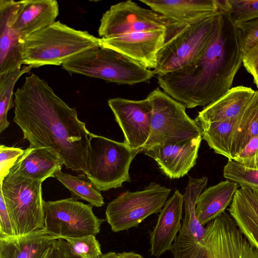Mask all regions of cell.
Listing matches in <instances>:
<instances>
[{
	"label": "cell",
	"instance_id": "obj_1",
	"mask_svg": "<svg viewBox=\"0 0 258 258\" xmlns=\"http://www.w3.org/2000/svg\"><path fill=\"white\" fill-rule=\"evenodd\" d=\"M14 95V121L29 147L47 148L67 169L85 174L91 133L76 108L34 74L25 78Z\"/></svg>",
	"mask_w": 258,
	"mask_h": 258
},
{
	"label": "cell",
	"instance_id": "obj_2",
	"mask_svg": "<svg viewBox=\"0 0 258 258\" xmlns=\"http://www.w3.org/2000/svg\"><path fill=\"white\" fill-rule=\"evenodd\" d=\"M239 30L223 9L216 34L196 60L173 72L156 75L163 91L186 108L206 106L232 87L242 64Z\"/></svg>",
	"mask_w": 258,
	"mask_h": 258
},
{
	"label": "cell",
	"instance_id": "obj_3",
	"mask_svg": "<svg viewBox=\"0 0 258 258\" xmlns=\"http://www.w3.org/2000/svg\"><path fill=\"white\" fill-rule=\"evenodd\" d=\"M170 250L174 258H258V250L225 211L207 224L201 239L182 226Z\"/></svg>",
	"mask_w": 258,
	"mask_h": 258
},
{
	"label": "cell",
	"instance_id": "obj_4",
	"mask_svg": "<svg viewBox=\"0 0 258 258\" xmlns=\"http://www.w3.org/2000/svg\"><path fill=\"white\" fill-rule=\"evenodd\" d=\"M101 46L100 38L60 21L30 35L22 49L23 64L37 68L60 66L93 48Z\"/></svg>",
	"mask_w": 258,
	"mask_h": 258
},
{
	"label": "cell",
	"instance_id": "obj_5",
	"mask_svg": "<svg viewBox=\"0 0 258 258\" xmlns=\"http://www.w3.org/2000/svg\"><path fill=\"white\" fill-rule=\"evenodd\" d=\"M220 10L202 20L185 24L165 43L157 56L155 75L168 73L198 59L213 40L220 24L225 1L220 3Z\"/></svg>",
	"mask_w": 258,
	"mask_h": 258
},
{
	"label": "cell",
	"instance_id": "obj_6",
	"mask_svg": "<svg viewBox=\"0 0 258 258\" xmlns=\"http://www.w3.org/2000/svg\"><path fill=\"white\" fill-rule=\"evenodd\" d=\"M62 67L70 74L122 85L145 82L155 75L154 70L146 68L117 51L101 46L80 54Z\"/></svg>",
	"mask_w": 258,
	"mask_h": 258
},
{
	"label": "cell",
	"instance_id": "obj_7",
	"mask_svg": "<svg viewBox=\"0 0 258 258\" xmlns=\"http://www.w3.org/2000/svg\"><path fill=\"white\" fill-rule=\"evenodd\" d=\"M42 183L25 177L12 169L1 183L15 236L44 229Z\"/></svg>",
	"mask_w": 258,
	"mask_h": 258
},
{
	"label": "cell",
	"instance_id": "obj_8",
	"mask_svg": "<svg viewBox=\"0 0 258 258\" xmlns=\"http://www.w3.org/2000/svg\"><path fill=\"white\" fill-rule=\"evenodd\" d=\"M85 174L100 191L121 187L130 182L129 169L140 152L119 142L91 133Z\"/></svg>",
	"mask_w": 258,
	"mask_h": 258
},
{
	"label": "cell",
	"instance_id": "obj_9",
	"mask_svg": "<svg viewBox=\"0 0 258 258\" xmlns=\"http://www.w3.org/2000/svg\"><path fill=\"white\" fill-rule=\"evenodd\" d=\"M152 105L151 131L143 151L202 136L196 119L185 112V106L157 88L147 96Z\"/></svg>",
	"mask_w": 258,
	"mask_h": 258
},
{
	"label": "cell",
	"instance_id": "obj_10",
	"mask_svg": "<svg viewBox=\"0 0 258 258\" xmlns=\"http://www.w3.org/2000/svg\"><path fill=\"white\" fill-rule=\"evenodd\" d=\"M171 191L155 182L141 191H126L108 204L106 220L114 232L137 227L149 216L160 212Z\"/></svg>",
	"mask_w": 258,
	"mask_h": 258
},
{
	"label": "cell",
	"instance_id": "obj_11",
	"mask_svg": "<svg viewBox=\"0 0 258 258\" xmlns=\"http://www.w3.org/2000/svg\"><path fill=\"white\" fill-rule=\"evenodd\" d=\"M44 230L64 239L96 235L104 219L94 214L92 206L72 198L44 202Z\"/></svg>",
	"mask_w": 258,
	"mask_h": 258
},
{
	"label": "cell",
	"instance_id": "obj_12",
	"mask_svg": "<svg viewBox=\"0 0 258 258\" xmlns=\"http://www.w3.org/2000/svg\"><path fill=\"white\" fill-rule=\"evenodd\" d=\"M181 23L171 20L132 1L112 5L102 15L98 28L101 39L154 30H173Z\"/></svg>",
	"mask_w": 258,
	"mask_h": 258
},
{
	"label": "cell",
	"instance_id": "obj_13",
	"mask_svg": "<svg viewBox=\"0 0 258 258\" xmlns=\"http://www.w3.org/2000/svg\"><path fill=\"white\" fill-rule=\"evenodd\" d=\"M108 105L123 134L124 143L132 150L143 151L151 131L153 109L149 98H113L108 100Z\"/></svg>",
	"mask_w": 258,
	"mask_h": 258
},
{
	"label": "cell",
	"instance_id": "obj_14",
	"mask_svg": "<svg viewBox=\"0 0 258 258\" xmlns=\"http://www.w3.org/2000/svg\"><path fill=\"white\" fill-rule=\"evenodd\" d=\"M166 39V30H154L101 39V46L117 51L147 69H156L157 56Z\"/></svg>",
	"mask_w": 258,
	"mask_h": 258
},
{
	"label": "cell",
	"instance_id": "obj_15",
	"mask_svg": "<svg viewBox=\"0 0 258 258\" xmlns=\"http://www.w3.org/2000/svg\"><path fill=\"white\" fill-rule=\"evenodd\" d=\"M202 136L182 142L157 146L144 151L153 159L162 172L170 179L187 174L196 165Z\"/></svg>",
	"mask_w": 258,
	"mask_h": 258
},
{
	"label": "cell",
	"instance_id": "obj_16",
	"mask_svg": "<svg viewBox=\"0 0 258 258\" xmlns=\"http://www.w3.org/2000/svg\"><path fill=\"white\" fill-rule=\"evenodd\" d=\"M21 1H0V75L23 64L24 42L13 28Z\"/></svg>",
	"mask_w": 258,
	"mask_h": 258
},
{
	"label": "cell",
	"instance_id": "obj_17",
	"mask_svg": "<svg viewBox=\"0 0 258 258\" xmlns=\"http://www.w3.org/2000/svg\"><path fill=\"white\" fill-rule=\"evenodd\" d=\"M184 196L176 190L160 212L156 225L150 234L151 253L158 257L172 245L179 232Z\"/></svg>",
	"mask_w": 258,
	"mask_h": 258
},
{
	"label": "cell",
	"instance_id": "obj_18",
	"mask_svg": "<svg viewBox=\"0 0 258 258\" xmlns=\"http://www.w3.org/2000/svg\"><path fill=\"white\" fill-rule=\"evenodd\" d=\"M152 10L183 24H190L220 10L219 0H140Z\"/></svg>",
	"mask_w": 258,
	"mask_h": 258
},
{
	"label": "cell",
	"instance_id": "obj_19",
	"mask_svg": "<svg viewBox=\"0 0 258 258\" xmlns=\"http://www.w3.org/2000/svg\"><path fill=\"white\" fill-rule=\"evenodd\" d=\"M58 15L55 0L21 1L13 28L24 42L31 34L55 22Z\"/></svg>",
	"mask_w": 258,
	"mask_h": 258
},
{
	"label": "cell",
	"instance_id": "obj_20",
	"mask_svg": "<svg viewBox=\"0 0 258 258\" xmlns=\"http://www.w3.org/2000/svg\"><path fill=\"white\" fill-rule=\"evenodd\" d=\"M57 239L44 229L25 235L0 238V258H49Z\"/></svg>",
	"mask_w": 258,
	"mask_h": 258
},
{
	"label": "cell",
	"instance_id": "obj_21",
	"mask_svg": "<svg viewBox=\"0 0 258 258\" xmlns=\"http://www.w3.org/2000/svg\"><path fill=\"white\" fill-rule=\"evenodd\" d=\"M254 92L243 86L232 87L216 101L204 107L196 120L199 124H208L236 117L245 108Z\"/></svg>",
	"mask_w": 258,
	"mask_h": 258
},
{
	"label": "cell",
	"instance_id": "obj_22",
	"mask_svg": "<svg viewBox=\"0 0 258 258\" xmlns=\"http://www.w3.org/2000/svg\"><path fill=\"white\" fill-rule=\"evenodd\" d=\"M228 211L242 234L258 250V196L254 190L243 186L238 188Z\"/></svg>",
	"mask_w": 258,
	"mask_h": 258
},
{
	"label": "cell",
	"instance_id": "obj_23",
	"mask_svg": "<svg viewBox=\"0 0 258 258\" xmlns=\"http://www.w3.org/2000/svg\"><path fill=\"white\" fill-rule=\"evenodd\" d=\"M63 162L45 148L28 147L11 169L20 175L43 182L61 170Z\"/></svg>",
	"mask_w": 258,
	"mask_h": 258
},
{
	"label": "cell",
	"instance_id": "obj_24",
	"mask_svg": "<svg viewBox=\"0 0 258 258\" xmlns=\"http://www.w3.org/2000/svg\"><path fill=\"white\" fill-rule=\"evenodd\" d=\"M238 187L237 183L226 179L202 192L197 201L196 215L203 226L225 211L230 205Z\"/></svg>",
	"mask_w": 258,
	"mask_h": 258
},
{
	"label": "cell",
	"instance_id": "obj_25",
	"mask_svg": "<svg viewBox=\"0 0 258 258\" xmlns=\"http://www.w3.org/2000/svg\"><path fill=\"white\" fill-rule=\"evenodd\" d=\"M258 135V89L240 114L237 127L230 145L231 160L238 154L250 140Z\"/></svg>",
	"mask_w": 258,
	"mask_h": 258
},
{
	"label": "cell",
	"instance_id": "obj_26",
	"mask_svg": "<svg viewBox=\"0 0 258 258\" xmlns=\"http://www.w3.org/2000/svg\"><path fill=\"white\" fill-rule=\"evenodd\" d=\"M240 114L236 117L220 122L199 124L202 130V139L216 153L228 160H231V142L237 127Z\"/></svg>",
	"mask_w": 258,
	"mask_h": 258
},
{
	"label": "cell",
	"instance_id": "obj_27",
	"mask_svg": "<svg viewBox=\"0 0 258 258\" xmlns=\"http://www.w3.org/2000/svg\"><path fill=\"white\" fill-rule=\"evenodd\" d=\"M208 181V178L206 176L190 178L183 195L185 215L182 226L198 239H201L204 236L205 227L197 218L196 203L199 196L207 186Z\"/></svg>",
	"mask_w": 258,
	"mask_h": 258
},
{
	"label": "cell",
	"instance_id": "obj_28",
	"mask_svg": "<svg viewBox=\"0 0 258 258\" xmlns=\"http://www.w3.org/2000/svg\"><path fill=\"white\" fill-rule=\"evenodd\" d=\"M71 192L75 200H83L90 205L96 207H102L104 204V199L95 185L89 180L86 175H73L63 173L61 170L54 176Z\"/></svg>",
	"mask_w": 258,
	"mask_h": 258
},
{
	"label": "cell",
	"instance_id": "obj_29",
	"mask_svg": "<svg viewBox=\"0 0 258 258\" xmlns=\"http://www.w3.org/2000/svg\"><path fill=\"white\" fill-rule=\"evenodd\" d=\"M32 68L25 66L21 68L0 75V133L9 125L7 116L13 105V95L16 82L24 74L29 72Z\"/></svg>",
	"mask_w": 258,
	"mask_h": 258
},
{
	"label": "cell",
	"instance_id": "obj_30",
	"mask_svg": "<svg viewBox=\"0 0 258 258\" xmlns=\"http://www.w3.org/2000/svg\"><path fill=\"white\" fill-rule=\"evenodd\" d=\"M223 176L240 186L258 189V169L247 168L234 160H228L224 167Z\"/></svg>",
	"mask_w": 258,
	"mask_h": 258
},
{
	"label": "cell",
	"instance_id": "obj_31",
	"mask_svg": "<svg viewBox=\"0 0 258 258\" xmlns=\"http://www.w3.org/2000/svg\"><path fill=\"white\" fill-rule=\"evenodd\" d=\"M71 253L79 258H99L103 255L95 235L64 239Z\"/></svg>",
	"mask_w": 258,
	"mask_h": 258
},
{
	"label": "cell",
	"instance_id": "obj_32",
	"mask_svg": "<svg viewBox=\"0 0 258 258\" xmlns=\"http://www.w3.org/2000/svg\"><path fill=\"white\" fill-rule=\"evenodd\" d=\"M228 12L234 24L258 19V0H227Z\"/></svg>",
	"mask_w": 258,
	"mask_h": 258
},
{
	"label": "cell",
	"instance_id": "obj_33",
	"mask_svg": "<svg viewBox=\"0 0 258 258\" xmlns=\"http://www.w3.org/2000/svg\"><path fill=\"white\" fill-rule=\"evenodd\" d=\"M24 150L20 148L0 146V183L9 173L10 169L18 159L23 154Z\"/></svg>",
	"mask_w": 258,
	"mask_h": 258
},
{
	"label": "cell",
	"instance_id": "obj_34",
	"mask_svg": "<svg viewBox=\"0 0 258 258\" xmlns=\"http://www.w3.org/2000/svg\"><path fill=\"white\" fill-rule=\"evenodd\" d=\"M232 160L247 168L258 169V135L252 138Z\"/></svg>",
	"mask_w": 258,
	"mask_h": 258
},
{
	"label": "cell",
	"instance_id": "obj_35",
	"mask_svg": "<svg viewBox=\"0 0 258 258\" xmlns=\"http://www.w3.org/2000/svg\"><path fill=\"white\" fill-rule=\"evenodd\" d=\"M235 25L239 30L244 52L258 40V19Z\"/></svg>",
	"mask_w": 258,
	"mask_h": 258
},
{
	"label": "cell",
	"instance_id": "obj_36",
	"mask_svg": "<svg viewBox=\"0 0 258 258\" xmlns=\"http://www.w3.org/2000/svg\"><path fill=\"white\" fill-rule=\"evenodd\" d=\"M242 64L253 79L258 75V40L243 52Z\"/></svg>",
	"mask_w": 258,
	"mask_h": 258
},
{
	"label": "cell",
	"instance_id": "obj_37",
	"mask_svg": "<svg viewBox=\"0 0 258 258\" xmlns=\"http://www.w3.org/2000/svg\"><path fill=\"white\" fill-rule=\"evenodd\" d=\"M14 231L6 203L0 191V238L14 236Z\"/></svg>",
	"mask_w": 258,
	"mask_h": 258
},
{
	"label": "cell",
	"instance_id": "obj_38",
	"mask_svg": "<svg viewBox=\"0 0 258 258\" xmlns=\"http://www.w3.org/2000/svg\"><path fill=\"white\" fill-rule=\"evenodd\" d=\"M118 254L120 258H144L140 254L134 251H123L122 252L118 253Z\"/></svg>",
	"mask_w": 258,
	"mask_h": 258
},
{
	"label": "cell",
	"instance_id": "obj_39",
	"mask_svg": "<svg viewBox=\"0 0 258 258\" xmlns=\"http://www.w3.org/2000/svg\"><path fill=\"white\" fill-rule=\"evenodd\" d=\"M99 258H120L118 253L115 252H109L103 254Z\"/></svg>",
	"mask_w": 258,
	"mask_h": 258
},
{
	"label": "cell",
	"instance_id": "obj_40",
	"mask_svg": "<svg viewBox=\"0 0 258 258\" xmlns=\"http://www.w3.org/2000/svg\"><path fill=\"white\" fill-rule=\"evenodd\" d=\"M253 82L256 85L257 88H258V75L253 79Z\"/></svg>",
	"mask_w": 258,
	"mask_h": 258
},
{
	"label": "cell",
	"instance_id": "obj_41",
	"mask_svg": "<svg viewBox=\"0 0 258 258\" xmlns=\"http://www.w3.org/2000/svg\"><path fill=\"white\" fill-rule=\"evenodd\" d=\"M252 189H253V188H252ZM253 189L254 190V191H255V192L256 193V194H257V196H258V189Z\"/></svg>",
	"mask_w": 258,
	"mask_h": 258
}]
</instances>
